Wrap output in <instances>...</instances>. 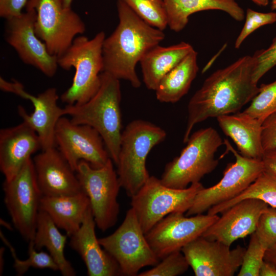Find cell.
I'll return each instance as SVG.
<instances>
[{
    "instance_id": "cell-1",
    "label": "cell",
    "mask_w": 276,
    "mask_h": 276,
    "mask_svg": "<svg viewBox=\"0 0 276 276\" xmlns=\"http://www.w3.org/2000/svg\"><path fill=\"white\" fill-rule=\"evenodd\" d=\"M252 56H244L210 75L190 99L183 141L194 126L209 118L235 113L257 95L260 87L253 79Z\"/></svg>"
},
{
    "instance_id": "cell-2",
    "label": "cell",
    "mask_w": 276,
    "mask_h": 276,
    "mask_svg": "<svg viewBox=\"0 0 276 276\" xmlns=\"http://www.w3.org/2000/svg\"><path fill=\"white\" fill-rule=\"evenodd\" d=\"M117 8L119 24L103 43V72L139 88L141 82L136 65L150 49L159 45L165 34L144 21L124 0H117Z\"/></svg>"
},
{
    "instance_id": "cell-3",
    "label": "cell",
    "mask_w": 276,
    "mask_h": 276,
    "mask_svg": "<svg viewBox=\"0 0 276 276\" xmlns=\"http://www.w3.org/2000/svg\"><path fill=\"white\" fill-rule=\"evenodd\" d=\"M101 79L99 90L90 100L82 104L67 105L64 114L71 117L73 123L96 129L116 165L122 132L120 80L105 72L101 73Z\"/></svg>"
},
{
    "instance_id": "cell-4",
    "label": "cell",
    "mask_w": 276,
    "mask_h": 276,
    "mask_svg": "<svg viewBox=\"0 0 276 276\" xmlns=\"http://www.w3.org/2000/svg\"><path fill=\"white\" fill-rule=\"evenodd\" d=\"M166 135L161 127L143 120L131 121L122 131L117 173L121 187L129 197L134 195L149 178L147 156Z\"/></svg>"
},
{
    "instance_id": "cell-5",
    "label": "cell",
    "mask_w": 276,
    "mask_h": 276,
    "mask_svg": "<svg viewBox=\"0 0 276 276\" xmlns=\"http://www.w3.org/2000/svg\"><path fill=\"white\" fill-rule=\"evenodd\" d=\"M105 34L103 31L89 39L76 37L70 48L58 57L59 66L65 70L71 67L75 73L71 86L60 96L67 105L82 104L90 100L99 90L103 70L102 47Z\"/></svg>"
},
{
    "instance_id": "cell-6",
    "label": "cell",
    "mask_w": 276,
    "mask_h": 276,
    "mask_svg": "<svg viewBox=\"0 0 276 276\" xmlns=\"http://www.w3.org/2000/svg\"><path fill=\"white\" fill-rule=\"evenodd\" d=\"M186 146L179 156L168 163L160 178L165 186L185 189L200 182L218 164L215 154L224 144L218 132L212 127L202 128L191 134Z\"/></svg>"
},
{
    "instance_id": "cell-7",
    "label": "cell",
    "mask_w": 276,
    "mask_h": 276,
    "mask_svg": "<svg viewBox=\"0 0 276 276\" xmlns=\"http://www.w3.org/2000/svg\"><path fill=\"white\" fill-rule=\"evenodd\" d=\"M203 188L198 182L185 189L172 188L164 185L160 179L150 176L139 191L131 197V208L144 234L168 215L187 212L196 195Z\"/></svg>"
},
{
    "instance_id": "cell-8",
    "label": "cell",
    "mask_w": 276,
    "mask_h": 276,
    "mask_svg": "<svg viewBox=\"0 0 276 276\" xmlns=\"http://www.w3.org/2000/svg\"><path fill=\"white\" fill-rule=\"evenodd\" d=\"M113 163L110 158L104 166L95 168L81 160L76 171L89 198L96 226L103 232L116 224L120 210L118 196L121 186Z\"/></svg>"
},
{
    "instance_id": "cell-9",
    "label": "cell",
    "mask_w": 276,
    "mask_h": 276,
    "mask_svg": "<svg viewBox=\"0 0 276 276\" xmlns=\"http://www.w3.org/2000/svg\"><path fill=\"white\" fill-rule=\"evenodd\" d=\"M26 8L36 11L35 33L52 55L61 56L76 36L85 31L80 16L72 8L64 7L62 0H29Z\"/></svg>"
},
{
    "instance_id": "cell-10",
    "label": "cell",
    "mask_w": 276,
    "mask_h": 276,
    "mask_svg": "<svg viewBox=\"0 0 276 276\" xmlns=\"http://www.w3.org/2000/svg\"><path fill=\"white\" fill-rule=\"evenodd\" d=\"M101 245L118 263L122 275H137L142 268L159 261L149 245L135 212L129 209L120 226L111 235L99 239Z\"/></svg>"
},
{
    "instance_id": "cell-11",
    "label": "cell",
    "mask_w": 276,
    "mask_h": 276,
    "mask_svg": "<svg viewBox=\"0 0 276 276\" xmlns=\"http://www.w3.org/2000/svg\"><path fill=\"white\" fill-rule=\"evenodd\" d=\"M3 189L4 202L14 227L26 241L33 240L43 196L31 158L12 179L4 181Z\"/></svg>"
},
{
    "instance_id": "cell-12",
    "label": "cell",
    "mask_w": 276,
    "mask_h": 276,
    "mask_svg": "<svg viewBox=\"0 0 276 276\" xmlns=\"http://www.w3.org/2000/svg\"><path fill=\"white\" fill-rule=\"evenodd\" d=\"M227 150L232 152L235 162L229 163L221 179L214 186L203 188L196 195L186 212L191 216L202 214L211 207L231 200L241 193L265 170L262 159L246 157L237 151L228 141L224 140Z\"/></svg>"
},
{
    "instance_id": "cell-13",
    "label": "cell",
    "mask_w": 276,
    "mask_h": 276,
    "mask_svg": "<svg viewBox=\"0 0 276 276\" xmlns=\"http://www.w3.org/2000/svg\"><path fill=\"white\" fill-rule=\"evenodd\" d=\"M55 142L75 172L81 160L99 168L110 158L102 136L96 129L87 125L73 123L65 117H62L56 124Z\"/></svg>"
},
{
    "instance_id": "cell-14",
    "label": "cell",
    "mask_w": 276,
    "mask_h": 276,
    "mask_svg": "<svg viewBox=\"0 0 276 276\" xmlns=\"http://www.w3.org/2000/svg\"><path fill=\"white\" fill-rule=\"evenodd\" d=\"M171 213L145 234L151 247L159 259L175 251L181 250L202 234L219 218L218 215Z\"/></svg>"
},
{
    "instance_id": "cell-15",
    "label": "cell",
    "mask_w": 276,
    "mask_h": 276,
    "mask_svg": "<svg viewBox=\"0 0 276 276\" xmlns=\"http://www.w3.org/2000/svg\"><path fill=\"white\" fill-rule=\"evenodd\" d=\"M36 17L33 9L26 8L25 12L7 19L5 39L24 63L52 77L58 66V57L50 54L45 44L37 36L34 29Z\"/></svg>"
},
{
    "instance_id": "cell-16",
    "label": "cell",
    "mask_w": 276,
    "mask_h": 276,
    "mask_svg": "<svg viewBox=\"0 0 276 276\" xmlns=\"http://www.w3.org/2000/svg\"><path fill=\"white\" fill-rule=\"evenodd\" d=\"M1 89L30 100L34 111L29 114L25 109L18 105L17 111L23 122L28 124L38 134L44 150L55 147V130L58 120L65 115L64 108L58 105L59 96L57 89L50 87L34 96L24 89L22 84L16 81L8 82L0 78Z\"/></svg>"
},
{
    "instance_id": "cell-17",
    "label": "cell",
    "mask_w": 276,
    "mask_h": 276,
    "mask_svg": "<svg viewBox=\"0 0 276 276\" xmlns=\"http://www.w3.org/2000/svg\"><path fill=\"white\" fill-rule=\"evenodd\" d=\"M245 250L240 245L231 249L200 236L181 250L196 276H233L241 266Z\"/></svg>"
},
{
    "instance_id": "cell-18",
    "label": "cell",
    "mask_w": 276,
    "mask_h": 276,
    "mask_svg": "<svg viewBox=\"0 0 276 276\" xmlns=\"http://www.w3.org/2000/svg\"><path fill=\"white\" fill-rule=\"evenodd\" d=\"M268 206L258 199L242 200L221 213L201 236L231 246L236 240L255 232L260 215Z\"/></svg>"
},
{
    "instance_id": "cell-19",
    "label": "cell",
    "mask_w": 276,
    "mask_h": 276,
    "mask_svg": "<svg viewBox=\"0 0 276 276\" xmlns=\"http://www.w3.org/2000/svg\"><path fill=\"white\" fill-rule=\"evenodd\" d=\"M32 159L43 196L69 195L82 191L76 172L55 147L42 150Z\"/></svg>"
},
{
    "instance_id": "cell-20",
    "label": "cell",
    "mask_w": 276,
    "mask_h": 276,
    "mask_svg": "<svg viewBox=\"0 0 276 276\" xmlns=\"http://www.w3.org/2000/svg\"><path fill=\"white\" fill-rule=\"evenodd\" d=\"M41 149L40 139L28 124L0 130V169L5 181L12 179L31 156Z\"/></svg>"
},
{
    "instance_id": "cell-21",
    "label": "cell",
    "mask_w": 276,
    "mask_h": 276,
    "mask_svg": "<svg viewBox=\"0 0 276 276\" xmlns=\"http://www.w3.org/2000/svg\"><path fill=\"white\" fill-rule=\"evenodd\" d=\"M90 205L79 229L70 237V246L81 256L89 276L122 275L115 259L101 245Z\"/></svg>"
},
{
    "instance_id": "cell-22",
    "label": "cell",
    "mask_w": 276,
    "mask_h": 276,
    "mask_svg": "<svg viewBox=\"0 0 276 276\" xmlns=\"http://www.w3.org/2000/svg\"><path fill=\"white\" fill-rule=\"evenodd\" d=\"M216 119L223 133L236 145L239 153L246 157L262 159L264 153L261 140L262 122L242 111Z\"/></svg>"
},
{
    "instance_id": "cell-23",
    "label": "cell",
    "mask_w": 276,
    "mask_h": 276,
    "mask_svg": "<svg viewBox=\"0 0 276 276\" xmlns=\"http://www.w3.org/2000/svg\"><path fill=\"white\" fill-rule=\"evenodd\" d=\"M90 202L83 191L60 196H42L40 210L46 212L56 226L70 237L80 227Z\"/></svg>"
},
{
    "instance_id": "cell-24",
    "label": "cell",
    "mask_w": 276,
    "mask_h": 276,
    "mask_svg": "<svg viewBox=\"0 0 276 276\" xmlns=\"http://www.w3.org/2000/svg\"><path fill=\"white\" fill-rule=\"evenodd\" d=\"M193 50L185 42L169 47L157 45L150 49L140 62L147 88L155 90L162 78Z\"/></svg>"
},
{
    "instance_id": "cell-25",
    "label": "cell",
    "mask_w": 276,
    "mask_h": 276,
    "mask_svg": "<svg viewBox=\"0 0 276 276\" xmlns=\"http://www.w3.org/2000/svg\"><path fill=\"white\" fill-rule=\"evenodd\" d=\"M168 16V25L172 31L182 30L189 16L197 12L218 10L229 14L237 21L245 17L243 9L235 0H164Z\"/></svg>"
},
{
    "instance_id": "cell-26",
    "label": "cell",
    "mask_w": 276,
    "mask_h": 276,
    "mask_svg": "<svg viewBox=\"0 0 276 276\" xmlns=\"http://www.w3.org/2000/svg\"><path fill=\"white\" fill-rule=\"evenodd\" d=\"M199 67L197 53L193 50L160 80L155 89L157 100L174 103L186 95Z\"/></svg>"
},
{
    "instance_id": "cell-27",
    "label": "cell",
    "mask_w": 276,
    "mask_h": 276,
    "mask_svg": "<svg viewBox=\"0 0 276 276\" xmlns=\"http://www.w3.org/2000/svg\"><path fill=\"white\" fill-rule=\"evenodd\" d=\"M67 235L62 234L49 215L40 210L38 216L35 234L33 240L37 250L45 247L59 267L63 276H74L76 272L64 256Z\"/></svg>"
},
{
    "instance_id": "cell-28",
    "label": "cell",
    "mask_w": 276,
    "mask_h": 276,
    "mask_svg": "<svg viewBox=\"0 0 276 276\" xmlns=\"http://www.w3.org/2000/svg\"><path fill=\"white\" fill-rule=\"evenodd\" d=\"M254 198L263 201L276 208V174L264 170L244 191L233 199L217 204L208 210V214L218 215L240 201Z\"/></svg>"
},
{
    "instance_id": "cell-29",
    "label": "cell",
    "mask_w": 276,
    "mask_h": 276,
    "mask_svg": "<svg viewBox=\"0 0 276 276\" xmlns=\"http://www.w3.org/2000/svg\"><path fill=\"white\" fill-rule=\"evenodd\" d=\"M0 236L2 241L10 249L14 260L13 266L17 275H23L30 267L49 268L54 271L59 270L58 265L50 254L43 251H38L34 247L33 240L29 242V258L26 260H21L17 258L15 249L1 231Z\"/></svg>"
},
{
    "instance_id": "cell-30",
    "label": "cell",
    "mask_w": 276,
    "mask_h": 276,
    "mask_svg": "<svg viewBox=\"0 0 276 276\" xmlns=\"http://www.w3.org/2000/svg\"><path fill=\"white\" fill-rule=\"evenodd\" d=\"M131 9L149 25L162 31L168 25L164 0H124Z\"/></svg>"
},
{
    "instance_id": "cell-31",
    "label": "cell",
    "mask_w": 276,
    "mask_h": 276,
    "mask_svg": "<svg viewBox=\"0 0 276 276\" xmlns=\"http://www.w3.org/2000/svg\"><path fill=\"white\" fill-rule=\"evenodd\" d=\"M257 95L250 105L242 112L263 122L269 116L276 112V80L262 84Z\"/></svg>"
},
{
    "instance_id": "cell-32",
    "label": "cell",
    "mask_w": 276,
    "mask_h": 276,
    "mask_svg": "<svg viewBox=\"0 0 276 276\" xmlns=\"http://www.w3.org/2000/svg\"><path fill=\"white\" fill-rule=\"evenodd\" d=\"M190 266L181 250L170 253L149 270L139 276H177L184 273Z\"/></svg>"
},
{
    "instance_id": "cell-33",
    "label": "cell",
    "mask_w": 276,
    "mask_h": 276,
    "mask_svg": "<svg viewBox=\"0 0 276 276\" xmlns=\"http://www.w3.org/2000/svg\"><path fill=\"white\" fill-rule=\"evenodd\" d=\"M266 249L260 243L255 233L250 235L238 276H259Z\"/></svg>"
},
{
    "instance_id": "cell-34",
    "label": "cell",
    "mask_w": 276,
    "mask_h": 276,
    "mask_svg": "<svg viewBox=\"0 0 276 276\" xmlns=\"http://www.w3.org/2000/svg\"><path fill=\"white\" fill-rule=\"evenodd\" d=\"M255 233L266 250L276 242V208L268 206L262 213Z\"/></svg>"
},
{
    "instance_id": "cell-35",
    "label": "cell",
    "mask_w": 276,
    "mask_h": 276,
    "mask_svg": "<svg viewBox=\"0 0 276 276\" xmlns=\"http://www.w3.org/2000/svg\"><path fill=\"white\" fill-rule=\"evenodd\" d=\"M275 21L276 12L262 13L248 8L244 25L236 40L235 48H239L243 41L257 29Z\"/></svg>"
},
{
    "instance_id": "cell-36",
    "label": "cell",
    "mask_w": 276,
    "mask_h": 276,
    "mask_svg": "<svg viewBox=\"0 0 276 276\" xmlns=\"http://www.w3.org/2000/svg\"><path fill=\"white\" fill-rule=\"evenodd\" d=\"M252 57L255 64L253 79L258 84L259 80L276 65V37L268 48L256 51Z\"/></svg>"
},
{
    "instance_id": "cell-37",
    "label": "cell",
    "mask_w": 276,
    "mask_h": 276,
    "mask_svg": "<svg viewBox=\"0 0 276 276\" xmlns=\"http://www.w3.org/2000/svg\"><path fill=\"white\" fill-rule=\"evenodd\" d=\"M261 140L264 152L276 149V112L263 122Z\"/></svg>"
},
{
    "instance_id": "cell-38",
    "label": "cell",
    "mask_w": 276,
    "mask_h": 276,
    "mask_svg": "<svg viewBox=\"0 0 276 276\" xmlns=\"http://www.w3.org/2000/svg\"><path fill=\"white\" fill-rule=\"evenodd\" d=\"M29 0H0V16L6 19L18 16Z\"/></svg>"
},
{
    "instance_id": "cell-39",
    "label": "cell",
    "mask_w": 276,
    "mask_h": 276,
    "mask_svg": "<svg viewBox=\"0 0 276 276\" xmlns=\"http://www.w3.org/2000/svg\"><path fill=\"white\" fill-rule=\"evenodd\" d=\"M262 160L265 170L270 171L276 174V149L265 152Z\"/></svg>"
},
{
    "instance_id": "cell-40",
    "label": "cell",
    "mask_w": 276,
    "mask_h": 276,
    "mask_svg": "<svg viewBox=\"0 0 276 276\" xmlns=\"http://www.w3.org/2000/svg\"><path fill=\"white\" fill-rule=\"evenodd\" d=\"M259 276H276V268L264 261L260 269Z\"/></svg>"
},
{
    "instance_id": "cell-41",
    "label": "cell",
    "mask_w": 276,
    "mask_h": 276,
    "mask_svg": "<svg viewBox=\"0 0 276 276\" xmlns=\"http://www.w3.org/2000/svg\"><path fill=\"white\" fill-rule=\"evenodd\" d=\"M264 261L272 264L276 268V242L266 250Z\"/></svg>"
},
{
    "instance_id": "cell-42",
    "label": "cell",
    "mask_w": 276,
    "mask_h": 276,
    "mask_svg": "<svg viewBox=\"0 0 276 276\" xmlns=\"http://www.w3.org/2000/svg\"><path fill=\"white\" fill-rule=\"evenodd\" d=\"M4 251V248L2 247L1 248L0 250V257H1V260H0V273L1 275H2V273H3V267H4V260H3V254Z\"/></svg>"
},
{
    "instance_id": "cell-43",
    "label": "cell",
    "mask_w": 276,
    "mask_h": 276,
    "mask_svg": "<svg viewBox=\"0 0 276 276\" xmlns=\"http://www.w3.org/2000/svg\"><path fill=\"white\" fill-rule=\"evenodd\" d=\"M255 4L262 6H266L268 4L269 0H251Z\"/></svg>"
},
{
    "instance_id": "cell-44",
    "label": "cell",
    "mask_w": 276,
    "mask_h": 276,
    "mask_svg": "<svg viewBox=\"0 0 276 276\" xmlns=\"http://www.w3.org/2000/svg\"><path fill=\"white\" fill-rule=\"evenodd\" d=\"M0 222L2 225L5 226L8 229L11 230L12 229L11 225L4 220L1 219Z\"/></svg>"
},
{
    "instance_id": "cell-45",
    "label": "cell",
    "mask_w": 276,
    "mask_h": 276,
    "mask_svg": "<svg viewBox=\"0 0 276 276\" xmlns=\"http://www.w3.org/2000/svg\"><path fill=\"white\" fill-rule=\"evenodd\" d=\"M63 5L65 8H71L73 0H62Z\"/></svg>"
},
{
    "instance_id": "cell-46",
    "label": "cell",
    "mask_w": 276,
    "mask_h": 276,
    "mask_svg": "<svg viewBox=\"0 0 276 276\" xmlns=\"http://www.w3.org/2000/svg\"><path fill=\"white\" fill-rule=\"evenodd\" d=\"M272 10H276V0H272L271 6Z\"/></svg>"
}]
</instances>
